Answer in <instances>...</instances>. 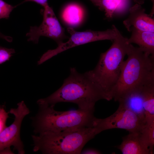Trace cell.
<instances>
[{"instance_id":"6da1fadb","label":"cell","mask_w":154,"mask_h":154,"mask_svg":"<svg viewBox=\"0 0 154 154\" xmlns=\"http://www.w3.org/2000/svg\"><path fill=\"white\" fill-rule=\"evenodd\" d=\"M70 72L61 86L48 97L38 100V105L54 106L58 103L69 102L76 104L78 109L87 110L94 109L98 100H106L102 91L87 72L80 73L75 68H71Z\"/></svg>"},{"instance_id":"7a4b0ae2","label":"cell","mask_w":154,"mask_h":154,"mask_svg":"<svg viewBox=\"0 0 154 154\" xmlns=\"http://www.w3.org/2000/svg\"><path fill=\"white\" fill-rule=\"evenodd\" d=\"M124 61L117 82L112 94V99L119 102L133 91L139 90L154 77V57L131 44Z\"/></svg>"},{"instance_id":"3957f363","label":"cell","mask_w":154,"mask_h":154,"mask_svg":"<svg viewBox=\"0 0 154 154\" xmlns=\"http://www.w3.org/2000/svg\"><path fill=\"white\" fill-rule=\"evenodd\" d=\"M127 38L118 30L112 45L106 51L101 54L95 67L86 72L108 101L112 100L113 90L118 81L124 58L130 44L127 42Z\"/></svg>"},{"instance_id":"277c9868","label":"cell","mask_w":154,"mask_h":154,"mask_svg":"<svg viewBox=\"0 0 154 154\" xmlns=\"http://www.w3.org/2000/svg\"><path fill=\"white\" fill-rule=\"evenodd\" d=\"M99 134L95 127L59 132H44L32 135L33 151L45 154H79L85 144Z\"/></svg>"},{"instance_id":"5b68a950","label":"cell","mask_w":154,"mask_h":154,"mask_svg":"<svg viewBox=\"0 0 154 154\" xmlns=\"http://www.w3.org/2000/svg\"><path fill=\"white\" fill-rule=\"evenodd\" d=\"M36 116L31 118L34 132H59L85 127H93L94 109L58 111L54 106L38 105Z\"/></svg>"},{"instance_id":"8992f818","label":"cell","mask_w":154,"mask_h":154,"mask_svg":"<svg viewBox=\"0 0 154 154\" xmlns=\"http://www.w3.org/2000/svg\"><path fill=\"white\" fill-rule=\"evenodd\" d=\"M117 29L113 25L111 29L104 31L88 30L77 32L73 28H69L67 30L70 37L68 40L58 45L56 48L49 50L45 52L38 61V64L40 65L58 54L76 46L98 40H108L113 41L117 36Z\"/></svg>"},{"instance_id":"52a82bcc","label":"cell","mask_w":154,"mask_h":154,"mask_svg":"<svg viewBox=\"0 0 154 154\" xmlns=\"http://www.w3.org/2000/svg\"><path fill=\"white\" fill-rule=\"evenodd\" d=\"M146 124L145 120L119 104L117 110L110 116L104 119L95 117L93 127L97 129L99 133L115 128L124 129L131 133L141 131Z\"/></svg>"},{"instance_id":"ba28073f","label":"cell","mask_w":154,"mask_h":154,"mask_svg":"<svg viewBox=\"0 0 154 154\" xmlns=\"http://www.w3.org/2000/svg\"><path fill=\"white\" fill-rule=\"evenodd\" d=\"M30 112L24 101L18 103L17 108L10 109L9 112L14 115V120L0 134V151L13 146V150H17L18 154L25 153L23 144L20 138V129L23 119Z\"/></svg>"},{"instance_id":"9c48e42d","label":"cell","mask_w":154,"mask_h":154,"mask_svg":"<svg viewBox=\"0 0 154 154\" xmlns=\"http://www.w3.org/2000/svg\"><path fill=\"white\" fill-rule=\"evenodd\" d=\"M42 22L38 26L30 27L26 34L28 41L37 43L41 36H44L55 40L58 45L65 38L64 30L56 17L52 8L48 5L45 6Z\"/></svg>"},{"instance_id":"30bf717a","label":"cell","mask_w":154,"mask_h":154,"mask_svg":"<svg viewBox=\"0 0 154 154\" xmlns=\"http://www.w3.org/2000/svg\"><path fill=\"white\" fill-rule=\"evenodd\" d=\"M141 6L136 3L129 9L128 17L123 21L125 27L129 31L131 28L144 31L154 32V21Z\"/></svg>"},{"instance_id":"8fae6325","label":"cell","mask_w":154,"mask_h":154,"mask_svg":"<svg viewBox=\"0 0 154 154\" xmlns=\"http://www.w3.org/2000/svg\"><path fill=\"white\" fill-rule=\"evenodd\" d=\"M129 133L116 147L123 154H151L149 147L142 132Z\"/></svg>"},{"instance_id":"7c38bea8","label":"cell","mask_w":154,"mask_h":154,"mask_svg":"<svg viewBox=\"0 0 154 154\" xmlns=\"http://www.w3.org/2000/svg\"><path fill=\"white\" fill-rule=\"evenodd\" d=\"M129 31L131 32V34L127 38L128 43L137 44L143 52L154 57V32L142 31L134 28H131Z\"/></svg>"},{"instance_id":"4fadbf2b","label":"cell","mask_w":154,"mask_h":154,"mask_svg":"<svg viewBox=\"0 0 154 154\" xmlns=\"http://www.w3.org/2000/svg\"><path fill=\"white\" fill-rule=\"evenodd\" d=\"M141 93L146 123L154 121V78L142 87Z\"/></svg>"},{"instance_id":"5bb4252c","label":"cell","mask_w":154,"mask_h":154,"mask_svg":"<svg viewBox=\"0 0 154 154\" xmlns=\"http://www.w3.org/2000/svg\"><path fill=\"white\" fill-rule=\"evenodd\" d=\"M141 89L132 92L118 102L119 104L145 120Z\"/></svg>"},{"instance_id":"9a60e30c","label":"cell","mask_w":154,"mask_h":154,"mask_svg":"<svg viewBox=\"0 0 154 154\" xmlns=\"http://www.w3.org/2000/svg\"><path fill=\"white\" fill-rule=\"evenodd\" d=\"M83 12L82 8L79 5L72 3L65 7L63 12L62 17L68 25H76L82 21L83 16Z\"/></svg>"},{"instance_id":"2e32d148","label":"cell","mask_w":154,"mask_h":154,"mask_svg":"<svg viewBox=\"0 0 154 154\" xmlns=\"http://www.w3.org/2000/svg\"><path fill=\"white\" fill-rule=\"evenodd\" d=\"M102 6L108 18H112L116 12L124 6L125 0H101Z\"/></svg>"},{"instance_id":"e0dca14e","label":"cell","mask_w":154,"mask_h":154,"mask_svg":"<svg viewBox=\"0 0 154 154\" xmlns=\"http://www.w3.org/2000/svg\"><path fill=\"white\" fill-rule=\"evenodd\" d=\"M142 131L148 144L151 154H154V121L146 123Z\"/></svg>"},{"instance_id":"ac0fdd59","label":"cell","mask_w":154,"mask_h":154,"mask_svg":"<svg viewBox=\"0 0 154 154\" xmlns=\"http://www.w3.org/2000/svg\"><path fill=\"white\" fill-rule=\"evenodd\" d=\"M16 7L9 4L3 0H0V19H8L11 12Z\"/></svg>"},{"instance_id":"d6986e66","label":"cell","mask_w":154,"mask_h":154,"mask_svg":"<svg viewBox=\"0 0 154 154\" xmlns=\"http://www.w3.org/2000/svg\"><path fill=\"white\" fill-rule=\"evenodd\" d=\"M15 52L13 49L0 46V64L9 60Z\"/></svg>"},{"instance_id":"ffe728a7","label":"cell","mask_w":154,"mask_h":154,"mask_svg":"<svg viewBox=\"0 0 154 154\" xmlns=\"http://www.w3.org/2000/svg\"><path fill=\"white\" fill-rule=\"evenodd\" d=\"M9 113V112H6L3 106L0 107V134L6 127V122Z\"/></svg>"},{"instance_id":"44dd1931","label":"cell","mask_w":154,"mask_h":154,"mask_svg":"<svg viewBox=\"0 0 154 154\" xmlns=\"http://www.w3.org/2000/svg\"><path fill=\"white\" fill-rule=\"evenodd\" d=\"M28 1H32L35 2L40 5L43 7L48 5V0H24L23 3Z\"/></svg>"},{"instance_id":"7402d4cb","label":"cell","mask_w":154,"mask_h":154,"mask_svg":"<svg viewBox=\"0 0 154 154\" xmlns=\"http://www.w3.org/2000/svg\"><path fill=\"white\" fill-rule=\"evenodd\" d=\"M82 154H101V153L99 151L93 149H86L84 151H81Z\"/></svg>"},{"instance_id":"603a6c76","label":"cell","mask_w":154,"mask_h":154,"mask_svg":"<svg viewBox=\"0 0 154 154\" xmlns=\"http://www.w3.org/2000/svg\"><path fill=\"white\" fill-rule=\"evenodd\" d=\"M92 3L101 11H103L101 0H90Z\"/></svg>"},{"instance_id":"cb8c5ba5","label":"cell","mask_w":154,"mask_h":154,"mask_svg":"<svg viewBox=\"0 0 154 154\" xmlns=\"http://www.w3.org/2000/svg\"><path fill=\"white\" fill-rule=\"evenodd\" d=\"M0 38L4 39L9 42H11L13 40L12 37L4 35L1 32H0Z\"/></svg>"}]
</instances>
